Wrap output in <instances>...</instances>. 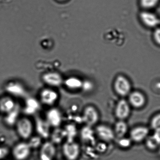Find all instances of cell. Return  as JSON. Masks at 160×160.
<instances>
[{
  "label": "cell",
  "instance_id": "8992f818",
  "mask_svg": "<svg viewBox=\"0 0 160 160\" xmlns=\"http://www.w3.org/2000/svg\"><path fill=\"white\" fill-rule=\"evenodd\" d=\"M4 89L8 95L13 98H26L28 97L26 88L18 82H10L6 85Z\"/></svg>",
  "mask_w": 160,
  "mask_h": 160
},
{
  "label": "cell",
  "instance_id": "4fadbf2b",
  "mask_svg": "<svg viewBox=\"0 0 160 160\" xmlns=\"http://www.w3.org/2000/svg\"><path fill=\"white\" fill-rule=\"evenodd\" d=\"M149 132V129L147 127H136L130 131V138L132 142L136 143H140L146 139L148 136Z\"/></svg>",
  "mask_w": 160,
  "mask_h": 160
},
{
  "label": "cell",
  "instance_id": "7a4b0ae2",
  "mask_svg": "<svg viewBox=\"0 0 160 160\" xmlns=\"http://www.w3.org/2000/svg\"><path fill=\"white\" fill-rule=\"evenodd\" d=\"M59 98L58 92L52 88H44L39 92V100L41 104L50 108L54 106Z\"/></svg>",
  "mask_w": 160,
  "mask_h": 160
},
{
  "label": "cell",
  "instance_id": "4dcf8cb0",
  "mask_svg": "<svg viewBox=\"0 0 160 160\" xmlns=\"http://www.w3.org/2000/svg\"><path fill=\"white\" fill-rule=\"evenodd\" d=\"M93 84L89 80H86L83 81L82 89L85 92H89L93 89Z\"/></svg>",
  "mask_w": 160,
  "mask_h": 160
},
{
  "label": "cell",
  "instance_id": "484cf974",
  "mask_svg": "<svg viewBox=\"0 0 160 160\" xmlns=\"http://www.w3.org/2000/svg\"><path fill=\"white\" fill-rule=\"evenodd\" d=\"M43 139L38 135L32 136L27 141L31 149H36L40 148L43 143Z\"/></svg>",
  "mask_w": 160,
  "mask_h": 160
},
{
  "label": "cell",
  "instance_id": "6da1fadb",
  "mask_svg": "<svg viewBox=\"0 0 160 160\" xmlns=\"http://www.w3.org/2000/svg\"><path fill=\"white\" fill-rule=\"evenodd\" d=\"M17 134L20 138L28 141L34 131V122L29 117H20L15 126Z\"/></svg>",
  "mask_w": 160,
  "mask_h": 160
},
{
  "label": "cell",
  "instance_id": "d6a6232c",
  "mask_svg": "<svg viewBox=\"0 0 160 160\" xmlns=\"http://www.w3.org/2000/svg\"></svg>",
  "mask_w": 160,
  "mask_h": 160
},
{
  "label": "cell",
  "instance_id": "52a82bcc",
  "mask_svg": "<svg viewBox=\"0 0 160 160\" xmlns=\"http://www.w3.org/2000/svg\"><path fill=\"white\" fill-rule=\"evenodd\" d=\"M34 131L38 135L43 139L49 138L51 134V127L45 118L39 115H35L34 119Z\"/></svg>",
  "mask_w": 160,
  "mask_h": 160
},
{
  "label": "cell",
  "instance_id": "44dd1931",
  "mask_svg": "<svg viewBox=\"0 0 160 160\" xmlns=\"http://www.w3.org/2000/svg\"><path fill=\"white\" fill-rule=\"evenodd\" d=\"M145 140L147 148L150 150L156 149L160 145V129L155 131L154 134L148 136Z\"/></svg>",
  "mask_w": 160,
  "mask_h": 160
},
{
  "label": "cell",
  "instance_id": "277c9868",
  "mask_svg": "<svg viewBox=\"0 0 160 160\" xmlns=\"http://www.w3.org/2000/svg\"><path fill=\"white\" fill-rule=\"evenodd\" d=\"M62 152L65 160H78L81 155V147L75 141H65L62 144Z\"/></svg>",
  "mask_w": 160,
  "mask_h": 160
},
{
  "label": "cell",
  "instance_id": "30bf717a",
  "mask_svg": "<svg viewBox=\"0 0 160 160\" xmlns=\"http://www.w3.org/2000/svg\"><path fill=\"white\" fill-rule=\"evenodd\" d=\"M99 114L95 107L92 106H86L83 111L82 120L85 125L92 127L98 123Z\"/></svg>",
  "mask_w": 160,
  "mask_h": 160
},
{
  "label": "cell",
  "instance_id": "5bb4252c",
  "mask_svg": "<svg viewBox=\"0 0 160 160\" xmlns=\"http://www.w3.org/2000/svg\"><path fill=\"white\" fill-rule=\"evenodd\" d=\"M22 112V107L19 103H17L13 109L5 114L4 122L5 124L9 128L15 127L16 124L20 118Z\"/></svg>",
  "mask_w": 160,
  "mask_h": 160
},
{
  "label": "cell",
  "instance_id": "7c38bea8",
  "mask_svg": "<svg viewBox=\"0 0 160 160\" xmlns=\"http://www.w3.org/2000/svg\"><path fill=\"white\" fill-rule=\"evenodd\" d=\"M41 105L39 100L33 97H28L26 98L24 106L22 108V112L27 117L35 115L40 110Z\"/></svg>",
  "mask_w": 160,
  "mask_h": 160
},
{
  "label": "cell",
  "instance_id": "2e32d148",
  "mask_svg": "<svg viewBox=\"0 0 160 160\" xmlns=\"http://www.w3.org/2000/svg\"><path fill=\"white\" fill-rule=\"evenodd\" d=\"M128 96V101L130 106L136 109H139L144 107L146 103L145 95L140 91L131 92Z\"/></svg>",
  "mask_w": 160,
  "mask_h": 160
},
{
  "label": "cell",
  "instance_id": "e0dca14e",
  "mask_svg": "<svg viewBox=\"0 0 160 160\" xmlns=\"http://www.w3.org/2000/svg\"><path fill=\"white\" fill-rule=\"evenodd\" d=\"M139 18L143 24L147 27L153 28L159 24L160 20L158 17L149 10H144L139 13Z\"/></svg>",
  "mask_w": 160,
  "mask_h": 160
},
{
  "label": "cell",
  "instance_id": "ffe728a7",
  "mask_svg": "<svg viewBox=\"0 0 160 160\" xmlns=\"http://www.w3.org/2000/svg\"><path fill=\"white\" fill-rule=\"evenodd\" d=\"M50 141L56 145L66 141V135L63 128L61 127L54 128L50 136Z\"/></svg>",
  "mask_w": 160,
  "mask_h": 160
},
{
  "label": "cell",
  "instance_id": "603a6c76",
  "mask_svg": "<svg viewBox=\"0 0 160 160\" xmlns=\"http://www.w3.org/2000/svg\"><path fill=\"white\" fill-rule=\"evenodd\" d=\"M66 135V141L69 142L75 141L78 131L76 125L74 123H68L63 128Z\"/></svg>",
  "mask_w": 160,
  "mask_h": 160
},
{
  "label": "cell",
  "instance_id": "4316f807",
  "mask_svg": "<svg viewBox=\"0 0 160 160\" xmlns=\"http://www.w3.org/2000/svg\"><path fill=\"white\" fill-rule=\"evenodd\" d=\"M159 0H140V4L145 10H149L157 5Z\"/></svg>",
  "mask_w": 160,
  "mask_h": 160
},
{
  "label": "cell",
  "instance_id": "cb8c5ba5",
  "mask_svg": "<svg viewBox=\"0 0 160 160\" xmlns=\"http://www.w3.org/2000/svg\"><path fill=\"white\" fill-rule=\"evenodd\" d=\"M94 131L92 129V127L85 126L81 128L80 131V136L83 142H91L94 141Z\"/></svg>",
  "mask_w": 160,
  "mask_h": 160
},
{
  "label": "cell",
  "instance_id": "5b68a950",
  "mask_svg": "<svg viewBox=\"0 0 160 160\" xmlns=\"http://www.w3.org/2000/svg\"><path fill=\"white\" fill-rule=\"evenodd\" d=\"M113 88L116 93L122 97L128 96L131 92V83L123 75H118L116 78L113 83Z\"/></svg>",
  "mask_w": 160,
  "mask_h": 160
},
{
  "label": "cell",
  "instance_id": "83f0119b",
  "mask_svg": "<svg viewBox=\"0 0 160 160\" xmlns=\"http://www.w3.org/2000/svg\"><path fill=\"white\" fill-rule=\"evenodd\" d=\"M150 126L152 129L154 131L160 129V112L152 118L150 120Z\"/></svg>",
  "mask_w": 160,
  "mask_h": 160
},
{
  "label": "cell",
  "instance_id": "3957f363",
  "mask_svg": "<svg viewBox=\"0 0 160 160\" xmlns=\"http://www.w3.org/2000/svg\"><path fill=\"white\" fill-rule=\"evenodd\" d=\"M32 150L28 142L23 140L14 145L11 153L14 160H27L30 156Z\"/></svg>",
  "mask_w": 160,
  "mask_h": 160
},
{
  "label": "cell",
  "instance_id": "8fae6325",
  "mask_svg": "<svg viewBox=\"0 0 160 160\" xmlns=\"http://www.w3.org/2000/svg\"><path fill=\"white\" fill-rule=\"evenodd\" d=\"M131 112V106L128 100L122 98L116 105L114 114L118 120H125L129 117Z\"/></svg>",
  "mask_w": 160,
  "mask_h": 160
},
{
  "label": "cell",
  "instance_id": "9c48e42d",
  "mask_svg": "<svg viewBox=\"0 0 160 160\" xmlns=\"http://www.w3.org/2000/svg\"><path fill=\"white\" fill-rule=\"evenodd\" d=\"M39 160H54L56 154V145L51 141L43 142L40 147Z\"/></svg>",
  "mask_w": 160,
  "mask_h": 160
},
{
  "label": "cell",
  "instance_id": "f546056e",
  "mask_svg": "<svg viewBox=\"0 0 160 160\" xmlns=\"http://www.w3.org/2000/svg\"><path fill=\"white\" fill-rule=\"evenodd\" d=\"M11 153V150L6 146H0V160L6 159Z\"/></svg>",
  "mask_w": 160,
  "mask_h": 160
},
{
  "label": "cell",
  "instance_id": "ba28073f",
  "mask_svg": "<svg viewBox=\"0 0 160 160\" xmlns=\"http://www.w3.org/2000/svg\"><path fill=\"white\" fill-rule=\"evenodd\" d=\"M45 119L51 128H53L61 127L63 120L62 111L56 107H51L45 113Z\"/></svg>",
  "mask_w": 160,
  "mask_h": 160
},
{
  "label": "cell",
  "instance_id": "7402d4cb",
  "mask_svg": "<svg viewBox=\"0 0 160 160\" xmlns=\"http://www.w3.org/2000/svg\"><path fill=\"white\" fill-rule=\"evenodd\" d=\"M113 130L116 137L118 138L124 137L128 131V124L125 120H118L116 122Z\"/></svg>",
  "mask_w": 160,
  "mask_h": 160
},
{
  "label": "cell",
  "instance_id": "1f68e13d",
  "mask_svg": "<svg viewBox=\"0 0 160 160\" xmlns=\"http://www.w3.org/2000/svg\"><path fill=\"white\" fill-rule=\"evenodd\" d=\"M153 38L157 44L160 45V28L155 29L153 33Z\"/></svg>",
  "mask_w": 160,
  "mask_h": 160
},
{
  "label": "cell",
  "instance_id": "d4e9b609",
  "mask_svg": "<svg viewBox=\"0 0 160 160\" xmlns=\"http://www.w3.org/2000/svg\"><path fill=\"white\" fill-rule=\"evenodd\" d=\"M83 81L78 78L70 77L64 81L65 87L72 90L81 89Z\"/></svg>",
  "mask_w": 160,
  "mask_h": 160
},
{
  "label": "cell",
  "instance_id": "9a60e30c",
  "mask_svg": "<svg viewBox=\"0 0 160 160\" xmlns=\"http://www.w3.org/2000/svg\"><path fill=\"white\" fill-rule=\"evenodd\" d=\"M95 132L98 137L105 142H112L116 138L113 129L107 125H98L95 128Z\"/></svg>",
  "mask_w": 160,
  "mask_h": 160
},
{
  "label": "cell",
  "instance_id": "ac0fdd59",
  "mask_svg": "<svg viewBox=\"0 0 160 160\" xmlns=\"http://www.w3.org/2000/svg\"><path fill=\"white\" fill-rule=\"evenodd\" d=\"M42 79L47 85L52 88L60 87L64 82L61 75L56 72L46 73L43 75Z\"/></svg>",
  "mask_w": 160,
  "mask_h": 160
},
{
  "label": "cell",
  "instance_id": "f1b7e54d",
  "mask_svg": "<svg viewBox=\"0 0 160 160\" xmlns=\"http://www.w3.org/2000/svg\"><path fill=\"white\" fill-rule=\"evenodd\" d=\"M132 141L128 138L123 137L119 139L118 144L119 146L122 148H127L131 146Z\"/></svg>",
  "mask_w": 160,
  "mask_h": 160
},
{
  "label": "cell",
  "instance_id": "d6986e66",
  "mask_svg": "<svg viewBox=\"0 0 160 160\" xmlns=\"http://www.w3.org/2000/svg\"><path fill=\"white\" fill-rule=\"evenodd\" d=\"M13 97L9 95L4 96L0 98V112L5 114L13 109L16 105Z\"/></svg>",
  "mask_w": 160,
  "mask_h": 160
}]
</instances>
